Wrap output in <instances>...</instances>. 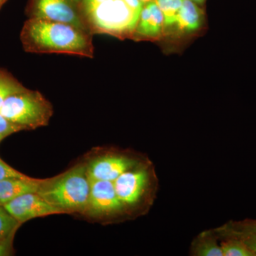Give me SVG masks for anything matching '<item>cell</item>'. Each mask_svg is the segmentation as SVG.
<instances>
[{
    "label": "cell",
    "mask_w": 256,
    "mask_h": 256,
    "mask_svg": "<svg viewBox=\"0 0 256 256\" xmlns=\"http://www.w3.org/2000/svg\"><path fill=\"white\" fill-rule=\"evenodd\" d=\"M90 194L84 214L102 220H116L127 214L116 194L114 182L90 180Z\"/></svg>",
    "instance_id": "cell-6"
},
{
    "label": "cell",
    "mask_w": 256,
    "mask_h": 256,
    "mask_svg": "<svg viewBox=\"0 0 256 256\" xmlns=\"http://www.w3.org/2000/svg\"><path fill=\"white\" fill-rule=\"evenodd\" d=\"M152 1H154V0H139L140 2L142 3L143 5L148 4V3Z\"/></svg>",
    "instance_id": "cell-24"
},
{
    "label": "cell",
    "mask_w": 256,
    "mask_h": 256,
    "mask_svg": "<svg viewBox=\"0 0 256 256\" xmlns=\"http://www.w3.org/2000/svg\"><path fill=\"white\" fill-rule=\"evenodd\" d=\"M164 16L165 28L174 26L184 0H154Z\"/></svg>",
    "instance_id": "cell-16"
},
{
    "label": "cell",
    "mask_w": 256,
    "mask_h": 256,
    "mask_svg": "<svg viewBox=\"0 0 256 256\" xmlns=\"http://www.w3.org/2000/svg\"><path fill=\"white\" fill-rule=\"evenodd\" d=\"M116 194L127 214L142 213L154 202L158 180L152 163L142 160L114 182Z\"/></svg>",
    "instance_id": "cell-3"
},
{
    "label": "cell",
    "mask_w": 256,
    "mask_h": 256,
    "mask_svg": "<svg viewBox=\"0 0 256 256\" xmlns=\"http://www.w3.org/2000/svg\"><path fill=\"white\" fill-rule=\"evenodd\" d=\"M190 252L194 256H223L220 240L213 229L198 234L192 242Z\"/></svg>",
    "instance_id": "cell-14"
},
{
    "label": "cell",
    "mask_w": 256,
    "mask_h": 256,
    "mask_svg": "<svg viewBox=\"0 0 256 256\" xmlns=\"http://www.w3.org/2000/svg\"><path fill=\"white\" fill-rule=\"evenodd\" d=\"M21 130H23L22 128L8 120L0 114V142L10 134Z\"/></svg>",
    "instance_id": "cell-20"
},
{
    "label": "cell",
    "mask_w": 256,
    "mask_h": 256,
    "mask_svg": "<svg viewBox=\"0 0 256 256\" xmlns=\"http://www.w3.org/2000/svg\"><path fill=\"white\" fill-rule=\"evenodd\" d=\"M142 160L121 152H109L94 158L86 164L90 180L114 182L128 170L139 164Z\"/></svg>",
    "instance_id": "cell-7"
},
{
    "label": "cell",
    "mask_w": 256,
    "mask_h": 256,
    "mask_svg": "<svg viewBox=\"0 0 256 256\" xmlns=\"http://www.w3.org/2000/svg\"><path fill=\"white\" fill-rule=\"evenodd\" d=\"M203 21V12L196 3L192 0H184L174 26L181 32L192 33L200 30Z\"/></svg>",
    "instance_id": "cell-13"
},
{
    "label": "cell",
    "mask_w": 256,
    "mask_h": 256,
    "mask_svg": "<svg viewBox=\"0 0 256 256\" xmlns=\"http://www.w3.org/2000/svg\"><path fill=\"white\" fill-rule=\"evenodd\" d=\"M164 30V16L156 2L143 5L134 33L143 38L154 40L161 36Z\"/></svg>",
    "instance_id": "cell-11"
},
{
    "label": "cell",
    "mask_w": 256,
    "mask_h": 256,
    "mask_svg": "<svg viewBox=\"0 0 256 256\" xmlns=\"http://www.w3.org/2000/svg\"><path fill=\"white\" fill-rule=\"evenodd\" d=\"M3 206L21 225L38 217L62 214L36 192L22 195Z\"/></svg>",
    "instance_id": "cell-8"
},
{
    "label": "cell",
    "mask_w": 256,
    "mask_h": 256,
    "mask_svg": "<svg viewBox=\"0 0 256 256\" xmlns=\"http://www.w3.org/2000/svg\"><path fill=\"white\" fill-rule=\"evenodd\" d=\"M192 1L194 2L197 4H202L204 2L205 0H192Z\"/></svg>",
    "instance_id": "cell-25"
},
{
    "label": "cell",
    "mask_w": 256,
    "mask_h": 256,
    "mask_svg": "<svg viewBox=\"0 0 256 256\" xmlns=\"http://www.w3.org/2000/svg\"><path fill=\"white\" fill-rule=\"evenodd\" d=\"M14 236L0 240V256H9L12 248V242Z\"/></svg>",
    "instance_id": "cell-21"
},
{
    "label": "cell",
    "mask_w": 256,
    "mask_h": 256,
    "mask_svg": "<svg viewBox=\"0 0 256 256\" xmlns=\"http://www.w3.org/2000/svg\"><path fill=\"white\" fill-rule=\"evenodd\" d=\"M20 38L24 48L30 53L94 57L90 36L86 31L67 24L32 18L24 24Z\"/></svg>",
    "instance_id": "cell-1"
},
{
    "label": "cell",
    "mask_w": 256,
    "mask_h": 256,
    "mask_svg": "<svg viewBox=\"0 0 256 256\" xmlns=\"http://www.w3.org/2000/svg\"><path fill=\"white\" fill-rule=\"evenodd\" d=\"M220 242L223 256H256L244 242L237 239H220Z\"/></svg>",
    "instance_id": "cell-17"
},
{
    "label": "cell",
    "mask_w": 256,
    "mask_h": 256,
    "mask_svg": "<svg viewBox=\"0 0 256 256\" xmlns=\"http://www.w3.org/2000/svg\"><path fill=\"white\" fill-rule=\"evenodd\" d=\"M72 2H78L82 1V0H70Z\"/></svg>",
    "instance_id": "cell-26"
},
{
    "label": "cell",
    "mask_w": 256,
    "mask_h": 256,
    "mask_svg": "<svg viewBox=\"0 0 256 256\" xmlns=\"http://www.w3.org/2000/svg\"><path fill=\"white\" fill-rule=\"evenodd\" d=\"M20 226L4 206H0V240L14 235Z\"/></svg>",
    "instance_id": "cell-18"
},
{
    "label": "cell",
    "mask_w": 256,
    "mask_h": 256,
    "mask_svg": "<svg viewBox=\"0 0 256 256\" xmlns=\"http://www.w3.org/2000/svg\"><path fill=\"white\" fill-rule=\"evenodd\" d=\"M42 180L28 178L0 181V206L25 194L37 192Z\"/></svg>",
    "instance_id": "cell-12"
},
{
    "label": "cell",
    "mask_w": 256,
    "mask_h": 256,
    "mask_svg": "<svg viewBox=\"0 0 256 256\" xmlns=\"http://www.w3.org/2000/svg\"><path fill=\"white\" fill-rule=\"evenodd\" d=\"M90 188L86 164H78L55 178L42 180L36 193L62 214H84Z\"/></svg>",
    "instance_id": "cell-2"
},
{
    "label": "cell",
    "mask_w": 256,
    "mask_h": 256,
    "mask_svg": "<svg viewBox=\"0 0 256 256\" xmlns=\"http://www.w3.org/2000/svg\"><path fill=\"white\" fill-rule=\"evenodd\" d=\"M4 0H0V6H1L2 4L4 2Z\"/></svg>",
    "instance_id": "cell-27"
},
{
    "label": "cell",
    "mask_w": 256,
    "mask_h": 256,
    "mask_svg": "<svg viewBox=\"0 0 256 256\" xmlns=\"http://www.w3.org/2000/svg\"><path fill=\"white\" fill-rule=\"evenodd\" d=\"M140 16L124 0H105L87 18L96 31L124 36L134 33Z\"/></svg>",
    "instance_id": "cell-5"
},
{
    "label": "cell",
    "mask_w": 256,
    "mask_h": 256,
    "mask_svg": "<svg viewBox=\"0 0 256 256\" xmlns=\"http://www.w3.org/2000/svg\"><path fill=\"white\" fill-rule=\"evenodd\" d=\"M105 0H82V9L84 13L88 16L94 10Z\"/></svg>",
    "instance_id": "cell-22"
},
{
    "label": "cell",
    "mask_w": 256,
    "mask_h": 256,
    "mask_svg": "<svg viewBox=\"0 0 256 256\" xmlns=\"http://www.w3.org/2000/svg\"><path fill=\"white\" fill-rule=\"evenodd\" d=\"M30 178L23 173L20 172L4 162L0 158V181L2 180H14V178Z\"/></svg>",
    "instance_id": "cell-19"
},
{
    "label": "cell",
    "mask_w": 256,
    "mask_h": 256,
    "mask_svg": "<svg viewBox=\"0 0 256 256\" xmlns=\"http://www.w3.org/2000/svg\"><path fill=\"white\" fill-rule=\"evenodd\" d=\"M32 18L67 24L86 31L70 0H34Z\"/></svg>",
    "instance_id": "cell-9"
},
{
    "label": "cell",
    "mask_w": 256,
    "mask_h": 256,
    "mask_svg": "<svg viewBox=\"0 0 256 256\" xmlns=\"http://www.w3.org/2000/svg\"><path fill=\"white\" fill-rule=\"evenodd\" d=\"M26 88L6 70L0 68V108L4 100L13 94L24 92Z\"/></svg>",
    "instance_id": "cell-15"
},
{
    "label": "cell",
    "mask_w": 256,
    "mask_h": 256,
    "mask_svg": "<svg viewBox=\"0 0 256 256\" xmlns=\"http://www.w3.org/2000/svg\"><path fill=\"white\" fill-rule=\"evenodd\" d=\"M213 230L218 240L237 239L244 242L256 256V220H230Z\"/></svg>",
    "instance_id": "cell-10"
},
{
    "label": "cell",
    "mask_w": 256,
    "mask_h": 256,
    "mask_svg": "<svg viewBox=\"0 0 256 256\" xmlns=\"http://www.w3.org/2000/svg\"><path fill=\"white\" fill-rule=\"evenodd\" d=\"M0 114L24 130L44 127L53 114V108L41 92L26 88L8 97Z\"/></svg>",
    "instance_id": "cell-4"
},
{
    "label": "cell",
    "mask_w": 256,
    "mask_h": 256,
    "mask_svg": "<svg viewBox=\"0 0 256 256\" xmlns=\"http://www.w3.org/2000/svg\"><path fill=\"white\" fill-rule=\"evenodd\" d=\"M126 3L134 11L140 14L143 8L142 3L140 2L139 0H124Z\"/></svg>",
    "instance_id": "cell-23"
}]
</instances>
